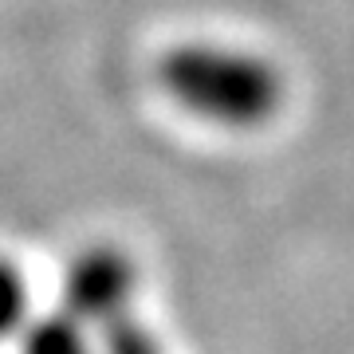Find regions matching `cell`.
<instances>
[{"label":"cell","instance_id":"obj_1","mask_svg":"<svg viewBox=\"0 0 354 354\" xmlns=\"http://www.w3.org/2000/svg\"><path fill=\"white\" fill-rule=\"evenodd\" d=\"M158 83L185 114L225 130H256L283 106L279 67L256 51L189 39L158 59Z\"/></svg>","mask_w":354,"mask_h":354},{"label":"cell","instance_id":"obj_2","mask_svg":"<svg viewBox=\"0 0 354 354\" xmlns=\"http://www.w3.org/2000/svg\"><path fill=\"white\" fill-rule=\"evenodd\" d=\"M138 291V268L127 252L111 244L79 252L64 272V311L79 323L102 330L130 315Z\"/></svg>","mask_w":354,"mask_h":354},{"label":"cell","instance_id":"obj_3","mask_svg":"<svg viewBox=\"0 0 354 354\" xmlns=\"http://www.w3.org/2000/svg\"><path fill=\"white\" fill-rule=\"evenodd\" d=\"M24 354H95L87 335V323H79L67 311H51L28 323Z\"/></svg>","mask_w":354,"mask_h":354},{"label":"cell","instance_id":"obj_4","mask_svg":"<svg viewBox=\"0 0 354 354\" xmlns=\"http://www.w3.org/2000/svg\"><path fill=\"white\" fill-rule=\"evenodd\" d=\"M28 330V283L12 260H0V339Z\"/></svg>","mask_w":354,"mask_h":354},{"label":"cell","instance_id":"obj_5","mask_svg":"<svg viewBox=\"0 0 354 354\" xmlns=\"http://www.w3.org/2000/svg\"><path fill=\"white\" fill-rule=\"evenodd\" d=\"M99 351L102 354H165L138 315H127V319H118V323H111V327H102Z\"/></svg>","mask_w":354,"mask_h":354}]
</instances>
